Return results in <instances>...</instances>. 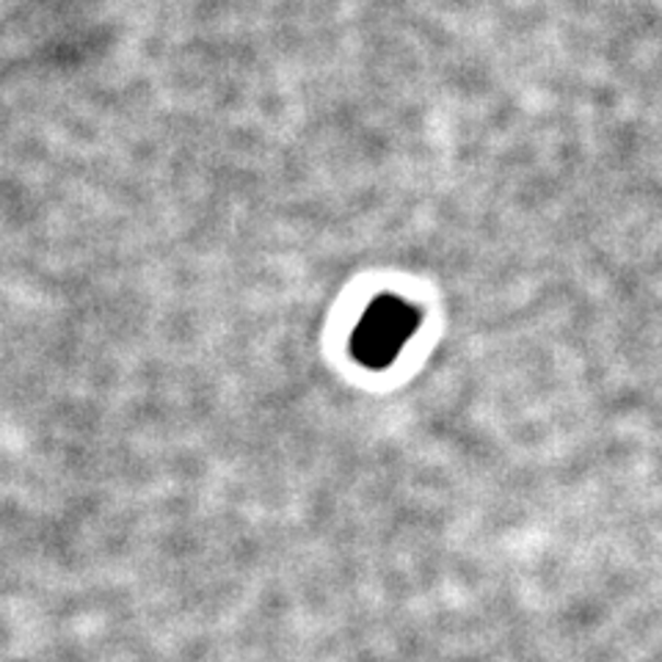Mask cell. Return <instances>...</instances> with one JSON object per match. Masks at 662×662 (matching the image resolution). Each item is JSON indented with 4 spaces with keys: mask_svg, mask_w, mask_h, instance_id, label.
Wrapping results in <instances>:
<instances>
[{
    "mask_svg": "<svg viewBox=\"0 0 662 662\" xmlns=\"http://www.w3.org/2000/svg\"><path fill=\"white\" fill-rule=\"evenodd\" d=\"M417 323H420V315L406 301L392 299V295L373 301L353 332V357L368 368H386L411 340Z\"/></svg>",
    "mask_w": 662,
    "mask_h": 662,
    "instance_id": "cell-1",
    "label": "cell"
}]
</instances>
